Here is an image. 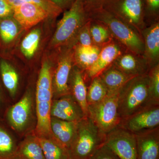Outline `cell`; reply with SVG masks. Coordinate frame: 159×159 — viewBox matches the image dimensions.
<instances>
[{"instance_id": "obj_1", "label": "cell", "mask_w": 159, "mask_h": 159, "mask_svg": "<svg viewBox=\"0 0 159 159\" xmlns=\"http://www.w3.org/2000/svg\"><path fill=\"white\" fill-rule=\"evenodd\" d=\"M54 72L52 63L48 58L44 60L38 78L35 94L37 124L35 135L38 138H54L51 128Z\"/></svg>"}, {"instance_id": "obj_2", "label": "cell", "mask_w": 159, "mask_h": 159, "mask_svg": "<svg viewBox=\"0 0 159 159\" xmlns=\"http://www.w3.org/2000/svg\"><path fill=\"white\" fill-rule=\"evenodd\" d=\"M118 111L121 119L148 107L159 105L152 97L148 73L131 78L118 93Z\"/></svg>"}, {"instance_id": "obj_3", "label": "cell", "mask_w": 159, "mask_h": 159, "mask_svg": "<svg viewBox=\"0 0 159 159\" xmlns=\"http://www.w3.org/2000/svg\"><path fill=\"white\" fill-rule=\"evenodd\" d=\"M89 15L93 20L105 26L113 39L127 51L143 56V38L135 29L104 8L92 11Z\"/></svg>"}, {"instance_id": "obj_4", "label": "cell", "mask_w": 159, "mask_h": 159, "mask_svg": "<svg viewBox=\"0 0 159 159\" xmlns=\"http://www.w3.org/2000/svg\"><path fill=\"white\" fill-rule=\"evenodd\" d=\"M106 136L89 117L78 122L74 139L68 148L70 159H90L105 145Z\"/></svg>"}, {"instance_id": "obj_5", "label": "cell", "mask_w": 159, "mask_h": 159, "mask_svg": "<svg viewBox=\"0 0 159 159\" xmlns=\"http://www.w3.org/2000/svg\"><path fill=\"white\" fill-rule=\"evenodd\" d=\"M89 19L83 0H74L57 23L51 39V47L57 48L70 44L80 30Z\"/></svg>"}, {"instance_id": "obj_6", "label": "cell", "mask_w": 159, "mask_h": 159, "mask_svg": "<svg viewBox=\"0 0 159 159\" xmlns=\"http://www.w3.org/2000/svg\"><path fill=\"white\" fill-rule=\"evenodd\" d=\"M118 93L109 94L100 102L88 106L87 116L105 134L119 126L122 120L118 111Z\"/></svg>"}, {"instance_id": "obj_7", "label": "cell", "mask_w": 159, "mask_h": 159, "mask_svg": "<svg viewBox=\"0 0 159 159\" xmlns=\"http://www.w3.org/2000/svg\"><path fill=\"white\" fill-rule=\"evenodd\" d=\"M104 9L141 33L145 28V12L142 0H110Z\"/></svg>"}, {"instance_id": "obj_8", "label": "cell", "mask_w": 159, "mask_h": 159, "mask_svg": "<svg viewBox=\"0 0 159 159\" xmlns=\"http://www.w3.org/2000/svg\"><path fill=\"white\" fill-rule=\"evenodd\" d=\"M63 47L53 74V96L56 99L71 94L69 81L74 65V49L70 45Z\"/></svg>"}, {"instance_id": "obj_9", "label": "cell", "mask_w": 159, "mask_h": 159, "mask_svg": "<svg viewBox=\"0 0 159 159\" xmlns=\"http://www.w3.org/2000/svg\"><path fill=\"white\" fill-rule=\"evenodd\" d=\"M105 144L120 159H137L135 135L121 126L107 134Z\"/></svg>"}, {"instance_id": "obj_10", "label": "cell", "mask_w": 159, "mask_h": 159, "mask_svg": "<svg viewBox=\"0 0 159 159\" xmlns=\"http://www.w3.org/2000/svg\"><path fill=\"white\" fill-rule=\"evenodd\" d=\"M119 126L134 134L159 127V105L148 107L122 119Z\"/></svg>"}, {"instance_id": "obj_11", "label": "cell", "mask_w": 159, "mask_h": 159, "mask_svg": "<svg viewBox=\"0 0 159 159\" xmlns=\"http://www.w3.org/2000/svg\"><path fill=\"white\" fill-rule=\"evenodd\" d=\"M126 49L113 39L101 47L96 62L84 73L86 82H90L94 77L99 76L103 71L113 64L115 60L125 51Z\"/></svg>"}, {"instance_id": "obj_12", "label": "cell", "mask_w": 159, "mask_h": 159, "mask_svg": "<svg viewBox=\"0 0 159 159\" xmlns=\"http://www.w3.org/2000/svg\"><path fill=\"white\" fill-rule=\"evenodd\" d=\"M33 103V95L29 90L18 102L9 109L7 119L14 130L21 131L29 125L32 115Z\"/></svg>"}, {"instance_id": "obj_13", "label": "cell", "mask_w": 159, "mask_h": 159, "mask_svg": "<svg viewBox=\"0 0 159 159\" xmlns=\"http://www.w3.org/2000/svg\"><path fill=\"white\" fill-rule=\"evenodd\" d=\"M51 116L64 121L78 122L86 116L74 97L69 94L53 100Z\"/></svg>"}, {"instance_id": "obj_14", "label": "cell", "mask_w": 159, "mask_h": 159, "mask_svg": "<svg viewBox=\"0 0 159 159\" xmlns=\"http://www.w3.org/2000/svg\"><path fill=\"white\" fill-rule=\"evenodd\" d=\"M21 28L28 30L49 17L48 13L34 3H22L13 8L12 16Z\"/></svg>"}, {"instance_id": "obj_15", "label": "cell", "mask_w": 159, "mask_h": 159, "mask_svg": "<svg viewBox=\"0 0 159 159\" xmlns=\"http://www.w3.org/2000/svg\"><path fill=\"white\" fill-rule=\"evenodd\" d=\"M112 65L124 74L132 77L148 74L150 70L143 56L128 51L119 55Z\"/></svg>"}, {"instance_id": "obj_16", "label": "cell", "mask_w": 159, "mask_h": 159, "mask_svg": "<svg viewBox=\"0 0 159 159\" xmlns=\"http://www.w3.org/2000/svg\"><path fill=\"white\" fill-rule=\"evenodd\" d=\"M135 135L137 159H159V127Z\"/></svg>"}, {"instance_id": "obj_17", "label": "cell", "mask_w": 159, "mask_h": 159, "mask_svg": "<svg viewBox=\"0 0 159 159\" xmlns=\"http://www.w3.org/2000/svg\"><path fill=\"white\" fill-rule=\"evenodd\" d=\"M142 35L144 44L143 57L149 69L159 64V23L156 22L142 30Z\"/></svg>"}, {"instance_id": "obj_18", "label": "cell", "mask_w": 159, "mask_h": 159, "mask_svg": "<svg viewBox=\"0 0 159 159\" xmlns=\"http://www.w3.org/2000/svg\"><path fill=\"white\" fill-rule=\"evenodd\" d=\"M70 94L80 106L86 116H87L88 105L87 102V88L84 73L74 65L71 71L69 81Z\"/></svg>"}, {"instance_id": "obj_19", "label": "cell", "mask_w": 159, "mask_h": 159, "mask_svg": "<svg viewBox=\"0 0 159 159\" xmlns=\"http://www.w3.org/2000/svg\"><path fill=\"white\" fill-rule=\"evenodd\" d=\"M77 123L51 117V128L53 136L68 149L75 136Z\"/></svg>"}, {"instance_id": "obj_20", "label": "cell", "mask_w": 159, "mask_h": 159, "mask_svg": "<svg viewBox=\"0 0 159 159\" xmlns=\"http://www.w3.org/2000/svg\"><path fill=\"white\" fill-rule=\"evenodd\" d=\"M73 49L74 65L84 72L96 62L101 47L95 45L89 46L75 45Z\"/></svg>"}, {"instance_id": "obj_21", "label": "cell", "mask_w": 159, "mask_h": 159, "mask_svg": "<svg viewBox=\"0 0 159 159\" xmlns=\"http://www.w3.org/2000/svg\"><path fill=\"white\" fill-rule=\"evenodd\" d=\"M99 76L106 87L108 95L118 93L124 84L133 78L119 70L113 65Z\"/></svg>"}, {"instance_id": "obj_22", "label": "cell", "mask_w": 159, "mask_h": 159, "mask_svg": "<svg viewBox=\"0 0 159 159\" xmlns=\"http://www.w3.org/2000/svg\"><path fill=\"white\" fill-rule=\"evenodd\" d=\"M16 159H45L35 135L28 136L18 145Z\"/></svg>"}, {"instance_id": "obj_23", "label": "cell", "mask_w": 159, "mask_h": 159, "mask_svg": "<svg viewBox=\"0 0 159 159\" xmlns=\"http://www.w3.org/2000/svg\"><path fill=\"white\" fill-rule=\"evenodd\" d=\"M38 139L45 159H70L68 149L54 138H38Z\"/></svg>"}, {"instance_id": "obj_24", "label": "cell", "mask_w": 159, "mask_h": 159, "mask_svg": "<svg viewBox=\"0 0 159 159\" xmlns=\"http://www.w3.org/2000/svg\"><path fill=\"white\" fill-rule=\"evenodd\" d=\"M0 71L3 84L9 94L14 97L17 92L19 77L15 69L4 60L0 62Z\"/></svg>"}, {"instance_id": "obj_25", "label": "cell", "mask_w": 159, "mask_h": 159, "mask_svg": "<svg viewBox=\"0 0 159 159\" xmlns=\"http://www.w3.org/2000/svg\"><path fill=\"white\" fill-rule=\"evenodd\" d=\"M108 95V91L99 76L94 77L88 87L87 102L88 105L96 104L103 100Z\"/></svg>"}, {"instance_id": "obj_26", "label": "cell", "mask_w": 159, "mask_h": 159, "mask_svg": "<svg viewBox=\"0 0 159 159\" xmlns=\"http://www.w3.org/2000/svg\"><path fill=\"white\" fill-rule=\"evenodd\" d=\"M17 147L10 134L0 127V159H16Z\"/></svg>"}, {"instance_id": "obj_27", "label": "cell", "mask_w": 159, "mask_h": 159, "mask_svg": "<svg viewBox=\"0 0 159 159\" xmlns=\"http://www.w3.org/2000/svg\"><path fill=\"white\" fill-rule=\"evenodd\" d=\"M41 32L39 29H34L24 38L20 45L23 55L28 59L33 57L38 48Z\"/></svg>"}, {"instance_id": "obj_28", "label": "cell", "mask_w": 159, "mask_h": 159, "mask_svg": "<svg viewBox=\"0 0 159 159\" xmlns=\"http://www.w3.org/2000/svg\"><path fill=\"white\" fill-rule=\"evenodd\" d=\"M20 26L13 17L0 20V36L3 42L9 44L17 37Z\"/></svg>"}, {"instance_id": "obj_29", "label": "cell", "mask_w": 159, "mask_h": 159, "mask_svg": "<svg viewBox=\"0 0 159 159\" xmlns=\"http://www.w3.org/2000/svg\"><path fill=\"white\" fill-rule=\"evenodd\" d=\"M9 5L14 8L22 3L30 2L38 5L44 9L52 18L57 17L62 12V9L54 4L51 0H6Z\"/></svg>"}, {"instance_id": "obj_30", "label": "cell", "mask_w": 159, "mask_h": 159, "mask_svg": "<svg viewBox=\"0 0 159 159\" xmlns=\"http://www.w3.org/2000/svg\"><path fill=\"white\" fill-rule=\"evenodd\" d=\"M90 32L93 43L99 47H102L113 39L108 29L105 26L92 20Z\"/></svg>"}, {"instance_id": "obj_31", "label": "cell", "mask_w": 159, "mask_h": 159, "mask_svg": "<svg viewBox=\"0 0 159 159\" xmlns=\"http://www.w3.org/2000/svg\"><path fill=\"white\" fill-rule=\"evenodd\" d=\"M92 20L91 18L88 21L81 29L80 30L76 37L70 45H75L83 46H89L94 45L92 40L90 32V26Z\"/></svg>"}, {"instance_id": "obj_32", "label": "cell", "mask_w": 159, "mask_h": 159, "mask_svg": "<svg viewBox=\"0 0 159 159\" xmlns=\"http://www.w3.org/2000/svg\"><path fill=\"white\" fill-rule=\"evenodd\" d=\"M148 75L152 97L159 104V64L150 69Z\"/></svg>"}, {"instance_id": "obj_33", "label": "cell", "mask_w": 159, "mask_h": 159, "mask_svg": "<svg viewBox=\"0 0 159 159\" xmlns=\"http://www.w3.org/2000/svg\"><path fill=\"white\" fill-rule=\"evenodd\" d=\"M90 159H120L116 154L106 145L99 148Z\"/></svg>"}, {"instance_id": "obj_34", "label": "cell", "mask_w": 159, "mask_h": 159, "mask_svg": "<svg viewBox=\"0 0 159 159\" xmlns=\"http://www.w3.org/2000/svg\"><path fill=\"white\" fill-rule=\"evenodd\" d=\"M110 0H83L86 11L88 13L104 8Z\"/></svg>"}, {"instance_id": "obj_35", "label": "cell", "mask_w": 159, "mask_h": 159, "mask_svg": "<svg viewBox=\"0 0 159 159\" xmlns=\"http://www.w3.org/2000/svg\"><path fill=\"white\" fill-rule=\"evenodd\" d=\"M13 8L6 0H0V20L12 17Z\"/></svg>"}, {"instance_id": "obj_36", "label": "cell", "mask_w": 159, "mask_h": 159, "mask_svg": "<svg viewBox=\"0 0 159 159\" xmlns=\"http://www.w3.org/2000/svg\"><path fill=\"white\" fill-rule=\"evenodd\" d=\"M147 9L152 16H157L159 9V0H145Z\"/></svg>"}, {"instance_id": "obj_37", "label": "cell", "mask_w": 159, "mask_h": 159, "mask_svg": "<svg viewBox=\"0 0 159 159\" xmlns=\"http://www.w3.org/2000/svg\"><path fill=\"white\" fill-rule=\"evenodd\" d=\"M62 10L70 7L74 0H51Z\"/></svg>"}]
</instances>
